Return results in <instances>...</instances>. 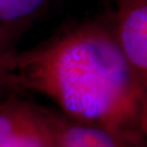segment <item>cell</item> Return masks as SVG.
Instances as JSON below:
<instances>
[{"instance_id": "1", "label": "cell", "mask_w": 147, "mask_h": 147, "mask_svg": "<svg viewBox=\"0 0 147 147\" xmlns=\"http://www.w3.org/2000/svg\"><path fill=\"white\" fill-rule=\"evenodd\" d=\"M10 86L47 97L71 120L137 142L146 134L147 92L107 22H86L16 53Z\"/></svg>"}, {"instance_id": "2", "label": "cell", "mask_w": 147, "mask_h": 147, "mask_svg": "<svg viewBox=\"0 0 147 147\" xmlns=\"http://www.w3.org/2000/svg\"><path fill=\"white\" fill-rule=\"evenodd\" d=\"M0 147H56L50 111L9 96L0 99Z\"/></svg>"}, {"instance_id": "3", "label": "cell", "mask_w": 147, "mask_h": 147, "mask_svg": "<svg viewBox=\"0 0 147 147\" xmlns=\"http://www.w3.org/2000/svg\"><path fill=\"white\" fill-rule=\"evenodd\" d=\"M108 24L135 80L147 92V0H115Z\"/></svg>"}, {"instance_id": "4", "label": "cell", "mask_w": 147, "mask_h": 147, "mask_svg": "<svg viewBox=\"0 0 147 147\" xmlns=\"http://www.w3.org/2000/svg\"><path fill=\"white\" fill-rule=\"evenodd\" d=\"M56 147H130L136 141L50 111Z\"/></svg>"}, {"instance_id": "5", "label": "cell", "mask_w": 147, "mask_h": 147, "mask_svg": "<svg viewBox=\"0 0 147 147\" xmlns=\"http://www.w3.org/2000/svg\"><path fill=\"white\" fill-rule=\"evenodd\" d=\"M53 0H0V25L21 31Z\"/></svg>"}, {"instance_id": "6", "label": "cell", "mask_w": 147, "mask_h": 147, "mask_svg": "<svg viewBox=\"0 0 147 147\" xmlns=\"http://www.w3.org/2000/svg\"><path fill=\"white\" fill-rule=\"evenodd\" d=\"M16 34L18 32L0 25V99L7 97V92L11 90V71L16 53L13 42Z\"/></svg>"}]
</instances>
